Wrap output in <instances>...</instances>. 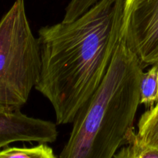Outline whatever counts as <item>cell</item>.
Returning <instances> with one entry per match:
<instances>
[{
    "label": "cell",
    "instance_id": "cell-2",
    "mask_svg": "<svg viewBox=\"0 0 158 158\" xmlns=\"http://www.w3.org/2000/svg\"><path fill=\"white\" fill-rule=\"evenodd\" d=\"M143 69L121 37L103 81L76 116L60 158H114L134 131Z\"/></svg>",
    "mask_w": 158,
    "mask_h": 158
},
{
    "label": "cell",
    "instance_id": "cell-8",
    "mask_svg": "<svg viewBox=\"0 0 158 158\" xmlns=\"http://www.w3.org/2000/svg\"><path fill=\"white\" fill-rule=\"evenodd\" d=\"M114 158H158V150L142 143L137 133L133 131L124 147L116 153Z\"/></svg>",
    "mask_w": 158,
    "mask_h": 158
},
{
    "label": "cell",
    "instance_id": "cell-11",
    "mask_svg": "<svg viewBox=\"0 0 158 158\" xmlns=\"http://www.w3.org/2000/svg\"><path fill=\"white\" fill-rule=\"evenodd\" d=\"M157 103H158V102H157Z\"/></svg>",
    "mask_w": 158,
    "mask_h": 158
},
{
    "label": "cell",
    "instance_id": "cell-3",
    "mask_svg": "<svg viewBox=\"0 0 158 158\" xmlns=\"http://www.w3.org/2000/svg\"><path fill=\"white\" fill-rule=\"evenodd\" d=\"M41 69L40 46L24 0H15L0 20V109L20 110L35 88Z\"/></svg>",
    "mask_w": 158,
    "mask_h": 158
},
{
    "label": "cell",
    "instance_id": "cell-10",
    "mask_svg": "<svg viewBox=\"0 0 158 158\" xmlns=\"http://www.w3.org/2000/svg\"><path fill=\"white\" fill-rule=\"evenodd\" d=\"M100 0H70L66 8L63 21L70 22L79 18Z\"/></svg>",
    "mask_w": 158,
    "mask_h": 158
},
{
    "label": "cell",
    "instance_id": "cell-5",
    "mask_svg": "<svg viewBox=\"0 0 158 158\" xmlns=\"http://www.w3.org/2000/svg\"><path fill=\"white\" fill-rule=\"evenodd\" d=\"M57 135L52 121L29 117L20 110L0 109V150L15 142L53 143Z\"/></svg>",
    "mask_w": 158,
    "mask_h": 158
},
{
    "label": "cell",
    "instance_id": "cell-4",
    "mask_svg": "<svg viewBox=\"0 0 158 158\" xmlns=\"http://www.w3.org/2000/svg\"><path fill=\"white\" fill-rule=\"evenodd\" d=\"M121 37L143 69L158 64V0H124Z\"/></svg>",
    "mask_w": 158,
    "mask_h": 158
},
{
    "label": "cell",
    "instance_id": "cell-7",
    "mask_svg": "<svg viewBox=\"0 0 158 158\" xmlns=\"http://www.w3.org/2000/svg\"><path fill=\"white\" fill-rule=\"evenodd\" d=\"M158 102V64L142 72L140 79V104L152 107Z\"/></svg>",
    "mask_w": 158,
    "mask_h": 158
},
{
    "label": "cell",
    "instance_id": "cell-1",
    "mask_svg": "<svg viewBox=\"0 0 158 158\" xmlns=\"http://www.w3.org/2000/svg\"><path fill=\"white\" fill-rule=\"evenodd\" d=\"M124 0H100L79 18L40 28L41 69L35 86L57 124L73 122L103 81L122 33Z\"/></svg>",
    "mask_w": 158,
    "mask_h": 158
},
{
    "label": "cell",
    "instance_id": "cell-6",
    "mask_svg": "<svg viewBox=\"0 0 158 158\" xmlns=\"http://www.w3.org/2000/svg\"><path fill=\"white\" fill-rule=\"evenodd\" d=\"M137 128L139 140L145 145L158 150V103L142 114Z\"/></svg>",
    "mask_w": 158,
    "mask_h": 158
},
{
    "label": "cell",
    "instance_id": "cell-9",
    "mask_svg": "<svg viewBox=\"0 0 158 158\" xmlns=\"http://www.w3.org/2000/svg\"><path fill=\"white\" fill-rule=\"evenodd\" d=\"M0 158H56L53 151L46 143L32 148H7L0 150Z\"/></svg>",
    "mask_w": 158,
    "mask_h": 158
}]
</instances>
